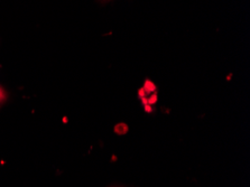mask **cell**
<instances>
[{
  "label": "cell",
  "mask_w": 250,
  "mask_h": 187,
  "mask_svg": "<svg viewBox=\"0 0 250 187\" xmlns=\"http://www.w3.org/2000/svg\"><path fill=\"white\" fill-rule=\"evenodd\" d=\"M6 99H7L6 91L3 90V87L1 85H0V104H2V103L6 101Z\"/></svg>",
  "instance_id": "cell-1"
}]
</instances>
